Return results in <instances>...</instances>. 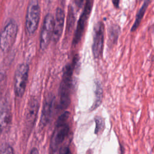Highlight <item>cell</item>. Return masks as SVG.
Wrapping results in <instances>:
<instances>
[{"instance_id":"30bf717a","label":"cell","mask_w":154,"mask_h":154,"mask_svg":"<svg viewBox=\"0 0 154 154\" xmlns=\"http://www.w3.org/2000/svg\"><path fill=\"white\" fill-rule=\"evenodd\" d=\"M38 109V103L35 98H31L27 106L25 114V126L27 130L31 131L36 119Z\"/></svg>"},{"instance_id":"277c9868","label":"cell","mask_w":154,"mask_h":154,"mask_svg":"<svg viewBox=\"0 0 154 154\" xmlns=\"http://www.w3.org/2000/svg\"><path fill=\"white\" fill-rule=\"evenodd\" d=\"M17 25L10 20L4 26L0 34V48L3 52H7L13 46L17 33Z\"/></svg>"},{"instance_id":"8992f818","label":"cell","mask_w":154,"mask_h":154,"mask_svg":"<svg viewBox=\"0 0 154 154\" xmlns=\"http://www.w3.org/2000/svg\"><path fill=\"white\" fill-rule=\"evenodd\" d=\"M93 4V0H86L84 8L79 17V20L77 23L76 28L72 42L73 45H76L81 41L84 31L85 30V28L87 25L88 19L90 17L92 10Z\"/></svg>"},{"instance_id":"7402d4cb","label":"cell","mask_w":154,"mask_h":154,"mask_svg":"<svg viewBox=\"0 0 154 154\" xmlns=\"http://www.w3.org/2000/svg\"><path fill=\"white\" fill-rule=\"evenodd\" d=\"M112 4L114 5L116 8H119V2L120 0H112Z\"/></svg>"},{"instance_id":"4fadbf2b","label":"cell","mask_w":154,"mask_h":154,"mask_svg":"<svg viewBox=\"0 0 154 154\" xmlns=\"http://www.w3.org/2000/svg\"><path fill=\"white\" fill-rule=\"evenodd\" d=\"M149 3H150V0H145L143 5L141 6L140 9L138 11V13L136 15L135 22H134V25H132V26L131 28V32L135 31L138 28V27L139 26V25H140V24L141 22V20H142L144 14H145V12H146L147 7L149 6Z\"/></svg>"},{"instance_id":"8fae6325","label":"cell","mask_w":154,"mask_h":154,"mask_svg":"<svg viewBox=\"0 0 154 154\" xmlns=\"http://www.w3.org/2000/svg\"><path fill=\"white\" fill-rule=\"evenodd\" d=\"M64 13L62 8L58 7L56 10L55 17L54 18V31L52 39L54 43H57L60 38L64 23Z\"/></svg>"},{"instance_id":"44dd1931","label":"cell","mask_w":154,"mask_h":154,"mask_svg":"<svg viewBox=\"0 0 154 154\" xmlns=\"http://www.w3.org/2000/svg\"><path fill=\"white\" fill-rule=\"evenodd\" d=\"M84 0H75V4L78 8L82 7L84 4Z\"/></svg>"},{"instance_id":"3957f363","label":"cell","mask_w":154,"mask_h":154,"mask_svg":"<svg viewBox=\"0 0 154 154\" xmlns=\"http://www.w3.org/2000/svg\"><path fill=\"white\" fill-rule=\"evenodd\" d=\"M40 16V7L38 0H31L27 8L25 17V28L29 35H32L36 31Z\"/></svg>"},{"instance_id":"9a60e30c","label":"cell","mask_w":154,"mask_h":154,"mask_svg":"<svg viewBox=\"0 0 154 154\" xmlns=\"http://www.w3.org/2000/svg\"><path fill=\"white\" fill-rule=\"evenodd\" d=\"M120 33V28L119 25L113 24L108 29V37L110 44L114 45L117 43Z\"/></svg>"},{"instance_id":"ba28073f","label":"cell","mask_w":154,"mask_h":154,"mask_svg":"<svg viewBox=\"0 0 154 154\" xmlns=\"http://www.w3.org/2000/svg\"><path fill=\"white\" fill-rule=\"evenodd\" d=\"M54 17L51 14H48L44 19L40 37V47L42 50L46 49L52 39L54 31Z\"/></svg>"},{"instance_id":"e0dca14e","label":"cell","mask_w":154,"mask_h":154,"mask_svg":"<svg viewBox=\"0 0 154 154\" xmlns=\"http://www.w3.org/2000/svg\"><path fill=\"white\" fill-rule=\"evenodd\" d=\"M95 123H96V128H95V134H97L100 132L102 131L105 127V122L104 120L100 117H97L95 118Z\"/></svg>"},{"instance_id":"ac0fdd59","label":"cell","mask_w":154,"mask_h":154,"mask_svg":"<svg viewBox=\"0 0 154 154\" xmlns=\"http://www.w3.org/2000/svg\"><path fill=\"white\" fill-rule=\"evenodd\" d=\"M13 148L8 144H4L0 148V153H13Z\"/></svg>"},{"instance_id":"52a82bcc","label":"cell","mask_w":154,"mask_h":154,"mask_svg":"<svg viewBox=\"0 0 154 154\" xmlns=\"http://www.w3.org/2000/svg\"><path fill=\"white\" fill-rule=\"evenodd\" d=\"M104 43V25L102 22H98L93 28V40L92 52L94 58H99L103 52Z\"/></svg>"},{"instance_id":"9c48e42d","label":"cell","mask_w":154,"mask_h":154,"mask_svg":"<svg viewBox=\"0 0 154 154\" xmlns=\"http://www.w3.org/2000/svg\"><path fill=\"white\" fill-rule=\"evenodd\" d=\"M11 122V111L10 103L6 99L0 100V131L6 132Z\"/></svg>"},{"instance_id":"5bb4252c","label":"cell","mask_w":154,"mask_h":154,"mask_svg":"<svg viewBox=\"0 0 154 154\" xmlns=\"http://www.w3.org/2000/svg\"><path fill=\"white\" fill-rule=\"evenodd\" d=\"M95 86H96L95 91H94L95 99H94V102L93 105L91 106L90 110H94L96 108H97L98 106H99L102 100L103 89H102V87L100 82L99 81H96Z\"/></svg>"},{"instance_id":"2e32d148","label":"cell","mask_w":154,"mask_h":154,"mask_svg":"<svg viewBox=\"0 0 154 154\" xmlns=\"http://www.w3.org/2000/svg\"><path fill=\"white\" fill-rule=\"evenodd\" d=\"M75 21L74 11L72 7L69 6V11H68V16L67 20V26H66V31L67 32H70L73 28L74 23Z\"/></svg>"},{"instance_id":"d6986e66","label":"cell","mask_w":154,"mask_h":154,"mask_svg":"<svg viewBox=\"0 0 154 154\" xmlns=\"http://www.w3.org/2000/svg\"><path fill=\"white\" fill-rule=\"evenodd\" d=\"M5 75L4 73L0 72V95L2 92L5 84Z\"/></svg>"},{"instance_id":"6da1fadb","label":"cell","mask_w":154,"mask_h":154,"mask_svg":"<svg viewBox=\"0 0 154 154\" xmlns=\"http://www.w3.org/2000/svg\"><path fill=\"white\" fill-rule=\"evenodd\" d=\"M76 60L77 58H74L72 63L67 65L64 70L60 87V106L61 109H66L70 103L72 75Z\"/></svg>"},{"instance_id":"603a6c76","label":"cell","mask_w":154,"mask_h":154,"mask_svg":"<svg viewBox=\"0 0 154 154\" xmlns=\"http://www.w3.org/2000/svg\"><path fill=\"white\" fill-rule=\"evenodd\" d=\"M30 153H32V154H34V153H38V150L37 149H32V150L30 152Z\"/></svg>"},{"instance_id":"5b68a950","label":"cell","mask_w":154,"mask_h":154,"mask_svg":"<svg viewBox=\"0 0 154 154\" xmlns=\"http://www.w3.org/2000/svg\"><path fill=\"white\" fill-rule=\"evenodd\" d=\"M29 73V66L23 63L17 67L14 78V89L16 95L21 97L25 91Z\"/></svg>"},{"instance_id":"ffe728a7","label":"cell","mask_w":154,"mask_h":154,"mask_svg":"<svg viewBox=\"0 0 154 154\" xmlns=\"http://www.w3.org/2000/svg\"><path fill=\"white\" fill-rule=\"evenodd\" d=\"M60 153H63V154H66V153H70V150L69 149L68 147H64L61 148V149L60 150Z\"/></svg>"},{"instance_id":"7a4b0ae2","label":"cell","mask_w":154,"mask_h":154,"mask_svg":"<svg viewBox=\"0 0 154 154\" xmlns=\"http://www.w3.org/2000/svg\"><path fill=\"white\" fill-rule=\"evenodd\" d=\"M69 116V112L65 111L57 120L50 143L51 149L53 152H55L58 149L69 133L70 126L67 123Z\"/></svg>"},{"instance_id":"7c38bea8","label":"cell","mask_w":154,"mask_h":154,"mask_svg":"<svg viewBox=\"0 0 154 154\" xmlns=\"http://www.w3.org/2000/svg\"><path fill=\"white\" fill-rule=\"evenodd\" d=\"M54 99L55 97L54 96H52V94H49L46 97L45 100L40 118V123L43 126L46 125V124L49 122L50 120Z\"/></svg>"}]
</instances>
